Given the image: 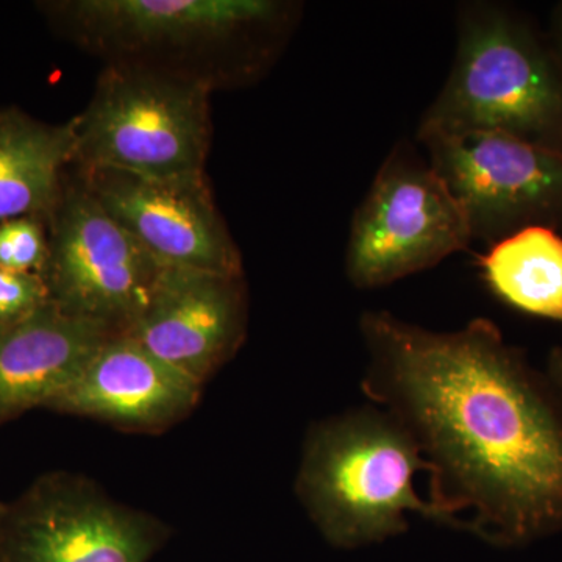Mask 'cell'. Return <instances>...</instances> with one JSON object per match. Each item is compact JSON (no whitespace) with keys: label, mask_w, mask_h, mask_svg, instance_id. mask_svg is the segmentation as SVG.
Returning <instances> with one entry per match:
<instances>
[{"label":"cell","mask_w":562,"mask_h":562,"mask_svg":"<svg viewBox=\"0 0 562 562\" xmlns=\"http://www.w3.org/2000/svg\"><path fill=\"white\" fill-rule=\"evenodd\" d=\"M361 390L409 431L430 465L442 525L497 547L562 532V397L501 328L476 317L435 331L366 312Z\"/></svg>","instance_id":"6da1fadb"},{"label":"cell","mask_w":562,"mask_h":562,"mask_svg":"<svg viewBox=\"0 0 562 562\" xmlns=\"http://www.w3.org/2000/svg\"><path fill=\"white\" fill-rule=\"evenodd\" d=\"M494 132L562 155V66L530 20L497 2H464L457 52L417 136Z\"/></svg>","instance_id":"7a4b0ae2"},{"label":"cell","mask_w":562,"mask_h":562,"mask_svg":"<svg viewBox=\"0 0 562 562\" xmlns=\"http://www.w3.org/2000/svg\"><path fill=\"white\" fill-rule=\"evenodd\" d=\"M430 472L409 431L379 406L314 422L303 441L295 495L335 549L353 550L403 535L408 513L442 525L414 490Z\"/></svg>","instance_id":"3957f363"},{"label":"cell","mask_w":562,"mask_h":562,"mask_svg":"<svg viewBox=\"0 0 562 562\" xmlns=\"http://www.w3.org/2000/svg\"><path fill=\"white\" fill-rule=\"evenodd\" d=\"M209 80L111 66L76 121L79 168L144 177L205 172L211 144Z\"/></svg>","instance_id":"277c9868"},{"label":"cell","mask_w":562,"mask_h":562,"mask_svg":"<svg viewBox=\"0 0 562 562\" xmlns=\"http://www.w3.org/2000/svg\"><path fill=\"white\" fill-rule=\"evenodd\" d=\"M473 241L464 213L416 144H395L351 217L346 276L379 290L435 268Z\"/></svg>","instance_id":"5b68a950"},{"label":"cell","mask_w":562,"mask_h":562,"mask_svg":"<svg viewBox=\"0 0 562 562\" xmlns=\"http://www.w3.org/2000/svg\"><path fill=\"white\" fill-rule=\"evenodd\" d=\"M49 255L40 276L63 313L127 333L149 302L162 266L92 198L74 171L46 217Z\"/></svg>","instance_id":"8992f818"},{"label":"cell","mask_w":562,"mask_h":562,"mask_svg":"<svg viewBox=\"0 0 562 562\" xmlns=\"http://www.w3.org/2000/svg\"><path fill=\"white\" fill-rule=\"evenodd\" d=\"M171 536L98 483L44 473L0 514V562H149Z\"/></svg>","instance_id":"52a82bcc"},{"label":"cell","mask_w":562,"mask_h":562,"mask_svg":"<svg viewBox=\"0 0 562 562\" xmlns=\"http://www.w3.org/2000/svg\"><path fill=\"white\" fill-rule=\"evenodd\" d=\"M458 202L472 239L487 246L530 227L562 231V155L494 132L417 136Z\"/></svg>","instance_id":"ba28073f"},{"label":"cell","mask_w":562,"mask_h":562,"mask_svg":"<svg viewBox=\"0 0 562 562\" xmlns=\"http://www.w3.org/2000/svg\"><path fill=\"white\" fill-rule=\"evenodd\" d=\"M88 44L122 52L231 44L272 60L299 7L277 0H77L61 3Z\"/></svg>","instance_id":"9c48e42d"},{"label":"cell","mask_w":562,"mask_h":562,"mask_svg":"<svg viewBox=\"0 0 562 562\" xmlns=\"http://www.w3.org/2000/svg\"><path fill=\"white\" fill-rule=\"evenodd\" d=\"M92 198L162 268L244 276L243 257L205 172L144 177L79 168Z\"/></svg>","instance_id":"30bf717a"},{"label":"cell","mask_w":562,"mask_h":562,"mask_svg":"<svg viewBox=\"0 0 562 562\" xmlns=\"http://www.w3.org/2000/svg\"><path fill=\"white\" fill-rule=\"evenodd\" d=\"M247 327L246 277L165 268L127 335L203 386L241 349Z\"/></svg>","instance_id":"8fae6325"},{"label":"cell","mask_w":562,"mask_h":562,"mask_svg":"<svg viewBox=\"0 0 562 562\" xmlns=\"http://www.w3.org/2000/svg\"><path fill=\"white\" fill-rule=\"evenodd\" d=\"M202 387L127 333H116L47 409L151 435L187 419L201 401Z\"/></svg>","instance_id":"7c38bea8"},{"label":"cell","mask_w":562,"mask_h":562,"mask_svg":"<svg viewBox=\"0 0 562 562\" xmlns=\"http://www.w3.org/2000/svg\"><path fill=\"white\" fill-rule=\"evenodd\" d=\"M113 335L50 302L24 319L0 325V425L49 408Z\"/></svg>","instance_id":"4fadbf2b"},{"label":"cell","mask_w":562,"mask_h":562,"mask_svg":"<svg viewBox=\"0 0 562 562\" xmlns=\"http://www.w3.org/2000/svg\"><path fill=\"white\" fill-rule=\"evenodd\" d=\"M76 121L50 125L18 109L0 110V222L46 220L76 158Z\"/></svg>","instance_id":"5bb4252c"},{"label":"cell","mask_w":562,"mask_h":562,"mask_svg":"<svg viewBox=\"0 0 562 562\" xmlns=\"http://www.w3.org/2000/svg\"><path fill=\"white\" fill-rule=\"evenodd\" d=\"M483 279L498 301L528 316L562 322V236L530 227L492 244L480 258Z\"/></svg>","instance_id":"9a60e30c"},{"label":"cell","mask_w":562,"mask_h":562,"mask_svg":"<svg viewBox=\"0 0 562 562\" xmlns=\"http://www.w3.org/2000/svg\"><path fill=\"white\" fill-rule=\"evenodd\" d=\"M49 255L46 220L36 216L0 222V269L41 273Z\"/></svg>","instance_id":"2e32d148"},{"label":"cell","mask_w":562,"mask_h":562,"mask_svg":"<svg viewBox=\"0 0 562 562\" xmlns=\"http://www.w3.org/2000/svg\"><path fill=\"white\" fill-rule=\"evenodd\" d=\"M49 303V291L40 273L0 269V325L31 316Z\"/></svg>","instance_id":"e0dca14e"},{"label":"cell","mask_w":562,"mask_h":562,"mask_svg":"<svg viewBox=\"0 0 562 562\" xmlns=\"http://www.w3.org/2000/svg\"><path fill=\"white\" fill-rule=\"evenodd\" d=\"M547 379L553 384L554 390L560 392L562 397V347H554L549 357V373Z\"/></svg>","instance_id":"ac0fdd59"},{"label":"cell","mask_w":562,"mask_h":562,"mask_svg":"<svg viewBox=\"0 0 562 562\" xmlns=\"http://www.w3.org/2000/svg\"><path fill=\"white\" fill-rule=\"evenodd\" d=\"M549 40L562 66V2L554 9L552 35H550Z\"/></svg>","instance_id":"d6986e66"},{"label":"cell","mask_w":562,"mask_h":562,"mask_svg":"<svg viewBox=\"0 0 562 562\" xmlns=\"http://www.w3.org/2000/svg\"><path fill=\"white\" fill-rule=\"evenodd\" d=\"M3 508H5V502L0 501V514L3 513Z\"/></svg>","instance_id":"ffe728a7"}]
</instances>
